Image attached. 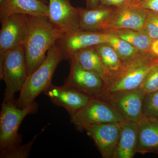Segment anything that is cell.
Instances as JSON below:
<instances>
[{
    "instance_id": "83f0119b",
    "label": "cell",
    "mask_w": 158,
    "mask_h": 158,
    "mask_svg": "<svg viewBox=\"0 0 158 158\" xmlns=\"http://www.w3.org/2000/svg\"><path fill=\"white\" fill-rule=\"evenodd\" d=\"M148 52L152 55L158 57V39L153 40Z\"/></svg>"
},
{
    "instance_id": "277c9868",
    "label": "cell",
    "mask_w": 158,
    "mask_h": 158,
    "mask_svg": "<svg viewBox=\"0 0 158 158\" xmlns=\"http://www.w3.org/2000/svg\"><path fill=\"white\" fill-rule=\"evenodd\" d=\"M27 77L24 46L0 52V79L6 85L3 101H15V94L20 91Z\"/></svg>"
},
{
    "instance_id": "52a82bcc",
    "label": "cell",
    "mask_w": 158,
    "mask_h": 158,
    "mask_svg": "<svg viewBox=\"0 0 158 158\" xmlns=\"http://www.w3.org/2000/svg\"><path fill=\"white\" fill-rule=\"evenodd\" d=\"M69 115L71 122L79 131L86 125L120 123L125 120L107 103L94 98Z\"/></svg>"
},
{
    "instance_id": "cb8c5ba5",
    "label": "cell",
    "mask_w": 158,
    "mask_h": 158,
    "mask_svg": "<svg viewBox=\"0 0 158 158\" xmlns=\"http://www.w3.org/2000/svg\"><path fill=\"white\" fill-rule=\"evenodd\" d=\"M141 32L152 40L158 39V12L146 10L144 26Z\"/></svg>"
},
{
    "instance_id": "5bb4252c",
    "label": "cell",
    "mask_w": 158,
    "mask_h": 158,
    "mask_svg": "<svg viewBox=\"0 0 158 158\" xmlns=\"http://www.w3.org/2000/svg\"><path fill=\"white\" fill-rule=\"evenodd\" d=\"M43 93L48 97L53 104L64 108L69 114L81 109L93 98L81 91L52 84Z\"/></svg>"
},
{
    "instance_id": "7402d4cb",
    "label": "cell",
    "mask_w": 158,
    "mask_h": 158,
    "mask_svg": "<svg viewBox=\"0 0 158 158\" xmlns=\"http://www.w3.org/2000/svg\"><path fill=\"white\" fill-rule=\"evenodd\" d=\"M107 33L109 36L107 43L116 51L123 61L128 60L140 52V51L129 43L119 38L112 33Z\"/></svg>"
},
{
    "instance_id": "4316f807",
    "label": "cell",
    "mask_w": 158,
    "mask_h": 158,
    "mask_svg": "<svg viewBox=\"0 0 158 158\" xmlns=\"http://www.w3.org/2000/svg\"><path fill=\"white\" fill-rule=\"evenodd\" d=\"M127 4L158 12V0H129Z\"/></svg>"
},
{
    "instance_id": "d6986e66",
    "label": "cell",
    "mask_w": 158,
    "mask_h": 158,
    "mask_svg": "<svg viewBox=\"0 0 158 158\" xmlns=\"http://www.w3.org/2000/svg\"><path fill=\"white\" fill-rule=\"evenodd\" d=\"M72 56L75 57L83 68L102 79L106 87L109 86L111 79L94 46L77 51Z\"/></svg>"
},
{
    "instance_id": "ffe728a7",
    "label": "cell",
    "mask_w": 158,
    "mask_h": 158,
    "mask_svg": "<svg viewBox=\"0 0 158 158\" xmlns=\"http://www.w3.org/2000/svg\"><path fill=\"white\" fill-rule=\"evenodd\" d=\"M94 47L110 76L111 83L121 73L124 68L125 61L107 43L100 44Z\"/></svg>"
},
{
    "instance_id": "9c48e42d",
    "label": "cell",
    "mask_w": 158,
    "mask_h": 158,
    "mask_svg": "<svg viewBox=\"0 0 158 158\" xmlns=\"http://www.w3.org/2000/svg\"><path fill=\"white\" fill-rule=\"evenodd\" d=\"M0 52L24 46L28 37L30 30L29 15H11L1 22Z\"/></svg>"
},
{
    "instance_id": "4dcf8cb0",
    "label": "cell",
    "mask_w": 158,
    "mask_h": 158,
    "mask_svg": "<svg viewBox=\"0 0 158 158\" xmlns=\"http://www.w3.org/2000/svg\"><path fill=\"white\" fill-rule=\"evenodd\" d=\"M129 0H115V7H120L124 6Z\"/></svg>"
},
{
    "instance_id": "f546056e",
    "label": "cell",
    "mask_w": 158,
    "mask_h": 158,
    "mask_svg": "<svg viewBox=\"0 0 158 158\" xmlns=\"http://www.w3.org/2000/svg\"><path fill=\"white\" fill-rule=\"evenodd\" d=\"M100 3L104 6L115 7V0H100Z\"/></svg>"
},
{
    "instance_id": "3957f363",
    "label": "cell",
    "mask_w": 158,
    "mask_h": 158,
    "mask_svg": "<svg viewBox=\"0 0 158 158\" xmlns=\"http://www.w3.org/2000/svg\"><path fill=\"white\" fill-rule=\"evenodd\" d=\"M15 101H3L0 112V156L22 144V136L18 133L26 116L37 113L39 104L34 101L28 106L18 107Z\"/></svg>"
},
{
    "instance_id": "44dd1931",
    "label": "cell",
    "mask_w": 158,
    "mask_h": 158,
    "mask_svg": "<svg viewBox=\"0 0 158 158\" xmlns=\"http://www.w3.org/2000/svg\"><path fill=\"white\" fill-rule=\"evenodd\" d=\"M129 43L141 52H147L153 40L141 31L122 29L107 31Z\"/></svg>"
},
{
    "instance_id": "30bf717a",
    "label": "cell",
    "mask_w": 158,
    "mask_h": 158,
    "mask_svg": "<svg viewBox=\"0 0 158 158\" xmlns=\"http://www.w3.org/2000/svg\"><path fill=\"white\" fill-rule=\"evenodd\" d=\"M108 36L107 32L79 30L63 33L56 44L62 50L64 60H68L80 50L107 43Z\"/></svg>"
},
{
    "instance_id": "d6a6232c",
    "label": "cell",
    "mask_w": 158,
    "mask_h": 158,
    "mask_svg": "<svg viewBox=\"0 0 158 158\" xmlns=\"http://www.w3.org/2000/svg\"><path fill=\"white\" fill-rule=\"evenodd\" d=\"M40 1H41V2H43L47 4V5H48L49 1H48V0H40Z\"/></svg>"
},
{
    "instance_id": "5b68a950",
    "label": "cell",
    "mask_w": 158,
    "mask_h": 158,
    "mask_svg": "<svg viewBox=\"0 0 158 158\" xmlns=\"http://www.w3.org/2000/svg\"><path fill=\"white\" fill-rule=\"evenodd\" d=\"M158 63V57L148 52L138 53L125 61L121 73L101 94L139 88L148 74Z\"/></svg>"
},
{
    "instance_id": "ba28073f",
    "label": "cell",
    "mask_w": 158,
    "mask_h": 158,
    "mask_svg": "<svg viewBox=\"0 0 158 158\" xmlns=\"http://www.w3.org/2000/svg\"><path fill=\"white\" fill-rule=\"evenodd\" d=\"M70 70L64 87L81 91L92 98L101 94L106 87L102 79L83 68L75 57L69 59Z\"/></svg>"
},
{
    "instance_id": "8992f818",
    "label": "cell",
    "mask_w": 158,
    "mask_h": 158,
    "mask_svg": "<svg viewBox=\"0 0 158 158\" xmlns=\"http://www.w3.org/2000/svg\"><path fill=\"white\" fill-rule=\"evenodd\" d=\"M145 95L138 88L102 94L94 98L107 103L124 120L138 123L144 116L142 106Z\"/></svg>"
},
{
    "instance_id": "8fae6325",
    "label": "cell",
    "mask_w": 158,
    "mask_h": 158,
    "mask_svg": "<svg viewBox=\"0 0 158 158\" xmlns=\"http://www.w3.org/2000/svg\"><path fill=\"white\" fill-rule=\"evenodd\" d=\"M123 122L86 125L81 130L86 131L94 141L102 157L115 158Z\"/></svg>"
},
{
    "instance_id": "603a6c76",
    "label": "cell",
    "mask_w": 158,
    "mask_h": 158,
    "mask_svg": "<svg viewBox=\"0 0 158 158\" xmlns=\"http://www.w3.org/2000/svg\"><path fill=\"white\" fill-rule=\"evenodd\" d=\"M44 128L40 132L35 135L32 140L27 144H19L13 148L5 153L1 158H27L30 155V152L36 138L44 131Z\"/></svg>"
},
{
    "instance_id": "6da1fadb",
    "label": "cell",
    "mask_w": 158,
    "mask_h": 158,
    "mask_svg": "<svg viewBox=\"0 0 158 158\" xmlns=\"http://www.w3.org/2000/svg\"><path fill=\"white\" fill-rule=\"evenodd\" d=\"M29 16L30 30L24 45L28 77L41 65L46 54L63 34L54 27L47 17Z\"/></svg>"
},
{
    "instance_id": "4fadbf2b",
    "label": "cell",
    "mask_w": 158,
    "mask_h": 158,
    "mask_svg": "<svg viewBox=\"0 0 158 158\" xmlns=\"http://www.w3.org/2000/svg\"><path fill=\"white\" fill-rule=\"evenodd\" d=\"M146 15V10L129 4L116 7L113 15L103 27L102 32L122 29L141 31Z\"/></svg>"
},
{
    "instance_id": "484cf974",
    "label": "cell",
    "mask_w": 158,
    "mask_h": 158,
    "mask_svg": "<svg viewBox=\"0 0 158 158\" xmlns=\"http://www.w3.org/2000/svg\"><path fill=\"white\" fill-rule=\"evenodd\" d=\"M139 88L145 94L158 90V63L148 74Z\"/></svg>"
},
{
    "instance_id": "ac0fdd59",
    "label": "cell",
    "mask_w": 158,
    "mask_h": 158,
    "mask_svg": "<svg viewBox=\"0 0 158 158\" xmlns=\"http://www.w3.org/2000/svg\"><path fill=\"white\" fill-rule=\"evenodd\" d=\"M138 140V123L124 120L122 123L121 133L115 158L134 157L137 153Z\"/></svg>"
},
{
    "instance_id": "1f68e13d",
    "label": "cell",
    "mask_w": 158,
    "mask_h": 158,
    "mask_svg": "<svg viewBox=\"0 0 158 158\" xmlns=\"http://www.w3.org/2000/svg\"><path fill=\"white\" fill-rule=\"evenodd\" d=\"M8 0H0V6H2Z\"/></svg>"
},
{
    "instance_id": "9a60e30c",
    "label": "cell",
    "mask_w": 158,
    "mask_h": 158,
    "mask_svg": "<svg viewBox=\"0 0 158 158\" xmlns=\"http://www.w3.org/2000/svg\"><path fill=\"white\" fill-rule=\"evenodd\" d=\"M138 140L136 153L158 155V120L144 116L138 123Z\"/></svg>"
},
{
    "instance_id": "e0dca14e",
    "label": "cell",
    "mask_w": 158,
    "mask_h": 158,
    "mask_svg": "<svg viewBox=\"0 0 158 158\" xmlns=\"http://www.w3.org/2000/svg\"><path fill=\"white\" fill-rule=\"evenodd\" d=\"M78 8L80 13V30L102 32L104 25L114 13L116 7L100 4L93 9Z\"/></svg>"
},
{
    "instance_id": "d4e9b609",
    "label": "cell",
    "mask_w": 158,
    "mask_h": 158,
    "mask_svg": "<svg viewBox=\"0 0 158 158\" xmlns=\"http://www.w3.org/2000/svg\"><path fill=\"white\" fill-rule=\"evenodd\" d=\"M143 115L146 117H158V90L145 94L142 106Z\"/></svg>"
},
{
    "instance_id": "2e32d148",
    "label": "cell",
    "mask_w": 158,
    "mask_h": 158,
    "mask_svg": "<svg viewBox=\"0 0 158 158\" xmlns=\"http://www.w3.org/2000/svg\"><path fill=\"white\" fill-rule=\"evenodd\" d=\"M48 5L40 0H8L0 6V20L14 14L48 17Z\"/></svg>"
},
{
    "instance_id": "f1b7e54d",
    "label": "cell",
    "mask_w": 158,
    "mask_h": 158,
    "mask_svg": "<svg viewBox=\"0 0 158 158\" xmlns=\"http://www.w3.org/2000/svg\"><path fill=\"white\" fill-rule=\"evenodd\" d=\"M87 9H93L98 7L100 5V0H85Z\"/></svg>"
},
{
    "instance_id": "7c38bea8",
    "label": "cell",
    "mask_w": 158,
    "mask_h": 158,
    "mask_svg": "<svg viewBox=\"0 0 158 158\" xmlns=\"http://www.w3.org/2000/svg\"><path fill=\"white\" fill-rule=\"evenodd\" d=\"M48 6V18L54 27L63 33L80 30V11L70 0H49Z\"/></svg>"
},
{
    "instance_id": "836d02e7",
    "label": "cell",
    "mask_w": 158,
    "mask_h": 158,
    "mask_svg": "<svg viewBox=\"0 0 158 158\" xmlns=\"http://www.w3.org/2000/svg\"><path fill=\"white\" fill-rule=\"evenodd\" d=\"M157 119V120H158V117L157 118H156Z\"/></svg>"
},
{
    "instance_id": "7a4b0ae2",
    "label": "cell",
    "mask_w": 158,
    "mask_h": 158,
    "mask_svg": "<svg viewBox=\"0 0 158 158\" xmlns=\"http://www.w3.org/2000/svg\"><path fill=\"white\" fill-rule=\"evenodd\" d=\"M63 60L62 50L55 44L49 50L41 65L28 77L15 100V105L23 108L34 102L35 98L52 84L55 71Z\"/></svg>"
}]
</instances>
